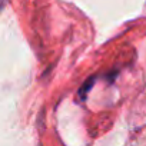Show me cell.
<instances>
[{
	"label": "cell",
	"mask_w": 146,
	"mask_h": 146,
	"mask_svg": "<svg viewBox=\"0 0 146 146\" xmlns=\"http://www.w3.org/2000/svg\"><path fill=\"white\" fill-rule=\"evenodd\" d=\"M2 3H3V0H0V7H2Z\"/></svg>",
	"instance_id": "obj_1"
}]
</instances>
